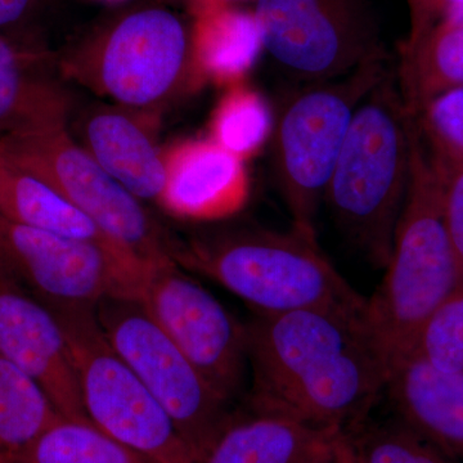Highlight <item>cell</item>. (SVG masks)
Listing matches in <instances>:
<instances>
[{
  "mask_svg": "<svg viewBox=\"0 0 463 463\" xmlns=\"http://www.w3.org/2000/svg\"><path fill=\"white\" fill-rule=\"evenodd\" d=\"M413 118L432 163L463 172V88L435 97Z\"/></svg>",
  "mask_w": 463,
  "mask_h": 463,
  "instance_id": "cell-27",
  "label": "cell"
},
{
  "mask_svg": "<svg viewBox=\"0 0 463 463\" xmlns=\"http://www.w3.org/2000/svg\"><path fill=\"white\" fill-rule=\"evenodd\" d=\"M435 167L443 184L444 221L448 237L463 279V172Z\"/></svg>",
  "mask_w": 463,
  "mask_h": 463,
  "instance_id": "cell-28",
  "label": "cell"
},
{
  "mask_svg": "<svg viewBox=\"0 0 463 463\" xmlns=\"http://www.w3.org/2000/svg\"><path fill=\"white\" fill-rule=\"evenodd\" d=\"M63 417L45 390L0 355V463H18Z\"/></svg>",
  "mask_w": 463,
  "mask_h": 463,
  "instance_id": "cell-22",
  "label": "cell"
},
{
  "mask_svg": "<svg viewBox=\"0 0 463 463\" xmlns=\"http://www.w3.org/2000/svg\"><path fill=\"white\" fill-rule=\"evenodd\" d=\"M383 395L395 419L450 462L463 463V373H441L407 356L390 371Z\"/></svg>",
  "mask_w": 463,
  "mask_h": 463,
  "instance_id": "cell-16",
  "label": "cell"
},
{
  "mask_svg": "<svg viewBox=\"0 0 463 463\" xmlns=\"http://www.w3.org/2000/svg\"><path fill=\"white\" fill-rule=\"evenodd\" d=\"M43 61L0 36V138L66 128L69 94Z\"/></svg>",
  "mask_w": 463,
  "mask_h": 463,
  "instance_id": "cell-19",
  "label": "cell"
},
{
  "mask_svg": "<svg viewBox=\"0 0 463 463\" xmlns=\"http://www.w3.org/2000/svg\"><path fill=\"white\" fill-rule=\"evenodd\" d=\"M62 325L84 412L146 463H199L165 408L109 345L96 310H52Z\"/></svg>",
  "mask_w": 463,
  "mask_h": 463,
  "instance_id": "cell-6",
  "label": "cell"
},
{
  "mask_svg": "<svg viewBox=\"0 0 463 463\" xmlns=\"http://www.w3.org/2000/svg\"><path fill=\"white\" fill-rule=\"evenodd\" d=\"M166 182L158 203L170 214L215 222L239 214L248 203L245 161L212 138L184 139L164 151Z\"/></svg>",
  "mask_w": 463,
  "mask_h": 463,
  "instance_id": "cell-14",
  "label": "cell"
},
{
  "mask_svg": "<svg viewBox=\"0 0 463 463\" xmlns=\"http://www.w3.org/2000/svg\"><path fill=\"white\" fill-rule=\"evenodd\" d=\"M364 309L255 315L245 325L249 403L326 430L347 432L367 421L385 394L389 368Z\"/></svg>",
  "mask_w": 463,
  "mask_h": 463,
  "instance_id": "cell-1",
  "label": "cell"
},
{
  "mask_svg": "<svg viewBox=\"0 0 463 463\" xmlns=\"http://www.w3.org/2000/svg\"><path fill=\"white\" fill-rule=\"evenodd\" d=\"M176 263L236 295L258 316L316 307L364 309L352 288L322 251L317 234L241 228L178 245Z\"/></svg>",
  "mask_w": 463,
  "mask_h": 463,
  "instance_id": "cell-4",
  "label": "cell"
},
{
  "mask_svg": "<svg viewBox=\"0 0 463 463\" xmlns=\"http://www.w3.org/2000/svg\"><path fill=\"white\" fill-rule=\"evenodd\" d=\"M397 84L412 118L435 97L463 88V9L405 44Z\"/></svg>",
  "mask_w": 463,
  "mask_h": 463,
  "instance_id": "cell-21",
  "label": "cell"
},
{
  "mask_svg": "<svg viewBox=\"0 0 463 463\" xmlns=\"http://www.w3.org/2000/svg\"><path fill=\"white\" fill-rule=\"evenodd\" d=\"M386 74L383 61L368 63L310 83L283 103L273 127V158L292 227L317 234V214L355 109Z\"/></svg>",
  "mask_w": 463,
  "mask_h": 463,
  "instance_id": "cell-5",
  "label": "cell"
},
{
  "mask_svg": "<svg viewBox=\"0 0 463 463\" xmlns=\"http://www.w3.org/2000/svg\"><path fill=\"white\" fill-rule=\"evenodd\" d=\"M263 39L255 14L228 7L225 0H199L190 61L194 83L222 87L245 83Z\"/></svg>",
  "mask_w": 463,
  "mask_h": 463,
  "instance_id": "cell-18",
  "label": "cell"
},
{
  "mask_svg": "<svg viewBox=\"0 0 463 463\" xmlns=\"http://www.w3.org/2000/svg\"><path fill=\"white\" fill-rule=\"evenodd\" d=\"M463 282L444 221L443 184L413 128L407 196L385 276L365 298L364 319L388 364L410 355L420 328Z\"/></svg>",
  "mask_w": 463,
  "mask_h": 463,
  "instance_id": "cell-2",
  "label": "cell"
},
{
  "mask_svg": "<svg viewBox=\"0 0 463 463\" xmlns=\"http://www.w3.org/2000/svg\"><path fill=\"white\" fill-rule=\"evenodd\" d=\"M413 128L388 72L356 108L326 191L337 227L383 269L407 196Z\"/></svg>",
  "mask_w": 463,
  "mask_h": 463,
  "instance_id": "cell-3",
  "label": "cell"
},
{
  "mask_svg": "<svg viewBox=\"0 0 463 463\" xmlns=\"http://www.w3.org/2000/svg\"><path fill=\"white\" fill-rule=\"evenodd\" d=\"M137 111L102 108L84 121L83 147L139 200H160L166 182L164 151L154 139V123Z\"/></svg>",
  "mask_w": 463,
  "mask_h": 463,
  "instance_id": "cell-17",
  "label": "cell"
},
{
  "mask_svg": "<svg viewBox=\"0 0 463 463\" xmlns=\"http://www.w3.org/2000/svg\"><path fill=\"white\" fill-rule=\"evenodd\" d=\"M18 463H146L90 420L61 417Z\"/></svg>",
  "mask_w": 463,
  "mask_h": 463,
  "instance_id": "cell-24",
  "label": "cell"
},
{
  "mask_svg": "<svg viewBox=\"0 0 463 463\" xmlns=\"http://www.w3.org/2000/svg\"><path fill=\"white\" fill-rule=\"evenodd\" d=\"M255 17L265 50L301 80H332L383 61L364 0H258Z\"/></svg>",
  "mask_w": 463,
  "mask_h": 463,
  "instance_id": "cell-11",
  "label": "cell"
},
{
  "mask_svg": "<svg viewBox=\"0 0 463 463\" xmlns=\"http://www.w3.org/2000/svg\"><path fill=\"white\" fill-rule=\"evenodd\" d=\"M346 434L356 463H452L395 417L381 422L368 419Z\"/></svg>",
  "mask_w": 463,
  "mask_h": 463,
  "instance_id": "cell-25",
  "label": "cell"
},
{
  "mask_svg": "<svg viewBox=\"0 0 463 463\" xmlns=\"http://www.w3.org/2000/svg\"><path fill=\"white\" fill-rule=\"evenodd\" d=\"M0 264L51 310H96L106 298L138 300L148 267L94 243L0 216Z\"/></svg>",
  "mask_w": 463,
  "mask_h": 463,
  "instance_id": "cell-10",
  "label": "cell"
},
{
  "mask_svg": "<svg viewBox=\"0 0 463 463\" xmlns=\"http://www.w3.org/2000/svg\"><path fill=\"white\" fill-rule=\"evenodd\" d=\"M408 356L441 373H463V282L423 322Z\"/></svg>",
  "mask_w": 463,
  "mask_h": 463,
  "instance_id": "cell-26",
  "label": "cell"
},
{
  "mask_svg": "<svg viewBox=\"0 0 463 463\" xmlns=\"http://www.w3.org/2000/svg\"><path fill=\"white\" fill-rule=\"evenodd\" d=\"M0 355L32 376L63 417L88 420L62 325L2 264Z\"/></svg>",
  "mask_w": 463,
  "mask_h": 463,
  "instance_id": "cell-13",
  "label": "cell"
},
{
  "mask_svg": "<svg viewBox=\"0 0 463 463\" xmlns=\"http://www.w3.org/2000/svg\"><path fill=\"white\" fill-rule=\"evenodd\" d=\"M138 301L215 392L233 403L249 364L245 325L175 260L149 265Z\"/></svg>",
  "mask_w": 463,
  "mask_h": 463,
  "instance_id": "cell-12",
  "label": "cell"
},
{
  "mask_svg": "<svg viewBox=\"0 0 463 463\" xmlns=\"http://www.w3.org/2000/svg\"><path fill=\"white\" fill-rule=\"evenodd\" d=\"M0 216L14 223L94 243L136 267H147L47 183L0 157Z\"/></svg>",
  "mask_w": 463,
  "mask_h": 463,
  "instance_id": "cell-20",
  "label": "cell"
},
{
  "mask_svg": "<svg viewBox=\"0 0 463 463\" xmlns=\"http://www.w3.org/2000/svg\"><path fill=\"white\" fill-rule=\"evenodd\" d=\"M339 432L249 403L232 411L199 463H319Z\"/></svg>",
  "mask_w": 463,
  "mask_h": 463,
  "instance_id": "cell-15",
  "label": "cell"
},
{
  "mask_svg": "<svg viewBox=\"0 0 463 463\" xmlns=\"http://www.w3.org/2000/svg\"><path fill=\"white\" fill-rule=\"evenodd\" d=\"M30 0H0V27L9 25L23 16Z\"/></svg>",
  "mask_w": 463,
  "mask_h": 463,
  "instance_id": "cell-30",
  "label": "cell"
},
{
  "mask_svg": "<svg viewBox=\"0 0 463 463\" xmlns=\"http://www.w3.org/2000/svg\"><path fill=\"white\" fill-rule=\"evenodd\" d=\"M0 157L47 183L142 263L175 260L178 243L66 128L3 137Z\"/></svg>",
  "mask_w": 463,
  "mask_h": 463,
  "instance_id": "cell-7",
  "label": "cell"
},
{
  "mask_svg": "<svg viewBox=\"0 0 463 463\" xmlns=\"http://www.w3.org/2000/svg\"><path fill=\"white\" fill-rule=\"evenodd\" d=\"M408 2H410L412 29H411L407 44L417 41L420 36L429 32L444 18L452 16L463 9V0H408Z\"/></svg>",
  "mask_w": 463,
  "mask_h": 463,
  "instance_id": "cell-29",
  "label": "cell"
},
{
  "mask_svg": "<svg viewBox=\"0 0 463 463\" xmlns=\"http://www.w3.org/2000/svg\"><path fill=\"white\" fill-rule=\"evenodd\" d=\"M273 127L272 111L264 97L245 83L234 84L213 111L209 138L246 163L272 137Z\"/></svg>",
  "mask_w": 463,
  "mask_h": 463,
  "instance_id": "cell-23",
  "label": "cell"
},
{
  "mask_svg": "<svg viewBox=\"0 0 463 463\" xmlns=\"http://www.w3.org/2000/svg\"><path fill=\"white\" fill-rule=\"evenodd\" d=\"M96 319L109 345L165 408L199 459L230 419L231 403L138 300L106 298Z\"/></svg>",
  "mask_w": 463,
  "mask_h": 463,
  "instance_id": "cell-8",
  "label": "cell"
},
{
  "mask_svg": "<svg viewBox=\"0 0 463 463\" xmlns=\"http://www.w3.org/2000/svg\"><path fill=\"white\" fill-rule=\"evenodd\" d=\"M66 72L132 111L156 108L184 83L196 87L184 26L160 8L128 14L67 61Z\"/></svg>",
  "mask_w": 463,
  "mask_h": 463,
  "instance_id": "cell-9",
  "label": "cell"
}]
</instances>
